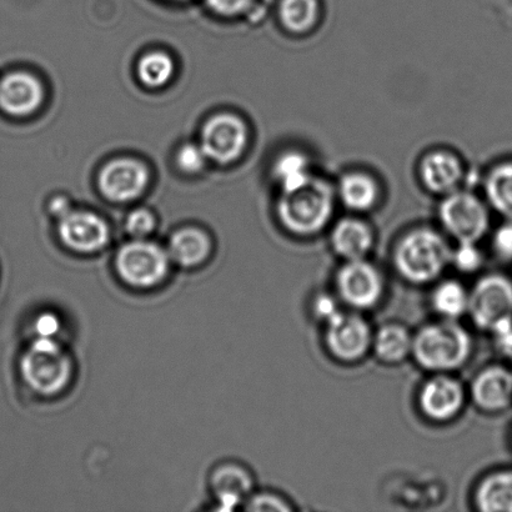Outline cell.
Segmentation results:
<instances>
[{
  "instance_id": "28",
  "label": "cell",
  "mask_w": 512,
  "mask_h": 512,
  "mask_svg": "<svg viewBox=\"0 0 512 512\" xmlns=\"http://www.w3.org/2000/svg\"><path fill=\"white\" fill-rule=\"evenodd\" d=\"M458 248L451 253V264L463 274L478 273L484 264V255L478 243H458Z\"/></svg>"
},
{
  "instance_id": "31",
  "label": "cell",
  "mask_w": 512,
  "mask_h": 512,
  "mask_svg": "<svg viewBox=\"0 0 512 512\" xmlns=\"http://www.w3.org/2000/svg\"><path fill=\"white\" fill-rule=\"evenodd\" d=\"M245 510L254 512H289L293 506L283 496L274 493H261L250 496L245 503Z\"/></svg>"
},
{
  "instance_id": "2",
  "label": "cell",
  "mask_w": 512,
  "mask_h": 512,
  "mask_svg": "<svg viewBox=\"0 0 512 512\" xmlns=\"http://www.w3.org/2000/svg\"><path fill=\"white\" fill-rule=\"evenodd\" d=\"M448 240L436 230L419 228L405 234L394 249V266L410 284L425 285L438 280L451 264Z\"/></svg>"
},
{
  "instance_id": "6",
  "label": "cell",
  "mask_w": 512,
  "mask_h": 512,
  "mask_svg": "<svg viewBox=\"0 0 512 512\" xmlns=\"http://www.w3.org/2000/svg\"><path fill=\"white\" fill-rule=\"evenodd\" d=\"M170 261L168 250L147 239H134L119 249L115 269L125 284L149 289L167 278Z\"/></svg>"
},
{
  "instance_id": "33",
  "label": "cell",
  "mask_w": 512,
  "mask_h": 512,
  "mask_svg": "<svg viewBox=\"0 0 512 512\" xmlns=\"http://www.w3.org/2000/svg\"><path fill=\"white\" fill-rule=\"evenodd\" d=\"M494 253L505 263H512V220L495 230L493 237Z\"/></svg>"
},
{
  "instance_id": "1",
  "label": "cell",
  "mask_w": 512,
  "mask_h": 512,
  "mask_svg": "<svg viewBox=\"0 0 512 512\" xmlns=\"http://www.w3.org/2000/svg\"><path fill=\"white\" fill-rule=\"evenodd\" d=\"M474 340L458 320L441 319L416 331L413 356L416 364L433 374H450L468 363Z\"/></svg>"
},
{
  "instance_id": "14",
  "label": "cell",
  "mask_w": 512,
  "mask_h": 512,
  "mask_svg": "<svg viewBox=\"0 0 512 512\" xmlns=\"http://www.w3.org/2000/svg\"><path fill=\"white\" fill-rule=\"evenodd\" d=\"M44 100V88L35 75L15 70L0 78V112L13 118L29 117Z\"/></svg>"
},
{
  "instance_id": "22",
  "label": "cell",
  "mask_w": 512,
  "mask_h": 512,
  "mask_svg": "<svg viewBox=\"0 0 512 512\" xmlns=\"http://www.w3.org/2000/svg\"><path fill=\"white\" fill-rule=\"evenodd\" d=\"M339 195L346 208L368 212L379 197L378 184L368 174L354 172L340 180Z\"/></svg>"
},
{
  "instance_id": "20",
  "label": "cell",
  "mask_w": 512,
  "mask_h": 512,
  "mask_svg": "<svg viewBox=\"0 0 512 512\" xmlns=\"http://www.w3.org/2000/svg\"><path fill=\"white\" fill-rule=\"evenodd\" d=\"M168 254L175 264L183 268H195L212 254V240L204 230L198 228L178 230L170 238Z\"/></svg>"
},
{
  "instance_id": "19",
  "label": "cell",
  "mask_w": 512,
  "mask_h": 512,
  "mask_svg": "<svg viewBox=\"0 0 512 512\" xmlns=\"http://www.w3.org/2000/svg\"><path fill=\"white\" fill-rule=\"evenodd\" d=\"M413 340L414 334L406 326L388 323L374 331L371 351L381 363L400 364L413 353Z\"/></svg>"
},
{
  "instance_id": "17",
  "label": "cell",
  "mask_w": 512,
  "mask_h": 512,
  "mask_svg": "<svg viewBox=\"0 0 512 512\" xmlns=\"http://www.w3.org/2000/svg\"><path fill=\"white\" fill-rule=\"evenodd\" d=\"M463 165L456 155L446 150H435L425 155L420 164V178L430 192L450 194L463 179Z\"/></svg>"
},
{
  "instance_id": "34",
  "label": "cell",
  "mask_w": 512,
  "mask_h": 512,
  "mask_svg": "<svg viewBox=\"0 0 512 512\" xmlns=\"http://www.w3.org/2000/svg\"><path fill=\"white\" fill-rule=\"evenodd\" d=\"M213 13L222 17H238L248 12L254 0H204Z\"/></svg>"
},
{
  "instance_id": "4",
  "label": "cell",
  "mask_w": 512,
  "mask_h": 512,
  "mask_svg": "<svg viewBox=\"0 0 512 512\" xmlns=\"http://www.w3.org/2000/svg\"><path fill=\"white\" fill-rule=\"evenodd\" d=\"M20 375L34 393L53 396L68 388L74 365L57 339L35 338L20 358Z\"/></svg>"
},
{
  "instance_id": "23",
  "label": "cell",
  "mask_w": 512,
  "mask_h": 512,
  "mask_svg": "<svg viewBox=\"0 0 512 512\" xmlns=\"http://www.w3.org/2000/svg\"><path fill=\"white\" fill-rule=\"evenodd\" d=\"M470 291L459 280L440 281L431 293V306L443 319L459 320L468 314Z\"/></svg>"
},
{
  "instance_id": "12",
  "label": "cell",
  "mask_w": 512,
  "mask_h": 512,
  "mask_svg": "<svg viewBox=\"0 0 512 512\" xmlns=\"http://www.w3.org/2000/svg\"><path fill=\"white\" fill-rule=\"evenodd\" d=\"M466 389L450 374H434L421 386L418 403L421 414L434 423L456 418L466 404Z\"/></svg>"
},
{
  "instance_id": "10",
  "label": "cell",
  "mask_w": 512,
  "mask_h": 512,
  "mask_svg": "<svg viewBox=\"0 0 512 512\" xmlns=\"http://www.w3.org/2000/svg\"><path fill=\"white\" fill-rule=\"evenodd\" d=\"M249 142L247 124L237 115H214L202 130L200 145L209 160L218 164L234 163L242 157Z\"/></svg>"
},
{
  "instance_id": "11",
  "label": "cell",
  "mask_w": 512,
  "mask_h": 512,
  "mask_svg": "<svg viewBox=\"0 0 512 512\" xmlns=\"http://www.w3.org/2000/svg\"><path fill=\"white\" fill-rule=\"evenodd\" d=\"M150 173L147 165L133 158L114 159L100 170L98 185L105 199L113 203H130L148 189Z\"/></svg>"
},
{
  "instance_id": "16",
  "label": "cell",
  "mask_w": 512,
  "mask_h": 512,
  "mask_svg": "<svg viewBox=\"0 0 512 512\" xmlns=\"http://www.w3.org/2000/svg\"><path fill=\"white\" fill-rule=\"evenodd\" d=\"M331 248L344 261L368 258L374 248V232L363 220L344 218L334 225Z\"/></svg>"
},
{
  "instance_id": "25",
  "label": "cell",
  "mask_w": 512,
  "mask_h": 512,
  "mask_svg": "<svg viewBox=\"0 0 512 512\" xmlns=\"http://www.w3.org/2000/svg\"><path fill=\"white\" fill-rule=\"evenodd\" d=\"M273 173L276 182L280 185L281 193L293 192L313 178L309 159L298 152L280 155L274 165Z\"/></svg>"
},
{
  "instance_id": "7",
  "label": "cell",
  "mask_w": 512,
  "mask_h": 512,
  "mask_svg": "<svg viewBox=\"0 0 512 512\" xmlns=\"http://www.w3.org/2000/svg\"><path fill=\"white\" fill-rule=\"evenodd\" d=\"M341 303L355 311L375 308L385 294V279L378 266L368 259L344 261L335 276Z\"/></svg>"
},
{
  "instance_id": "21",
  "label": "cell",
  "mask_w": 512,
  "mask_h": 512,
  "mask_svg": "<svg viewBox=\"0 0 512 512\" xmlns=\"http://www.w3.org/2000/svg\"><path fill=\"white\" fill-rule=\"evenodd\" d=\"M474 503L483 512H512V469L484 476L476 486Z\"/></svg>"
},
{
  "instance_id": "35",
  "label": "cell",
  "mask_w": 512,
  "mask_h": 512,
  "mask_svg": "<svg viewBox=\"0 0 512 512\" xmlns=\"http://www.w3.org/2000/svg\"><path fill=\"white\" fill-rule=\"evenodd\" d=\"M62 324L57 315L52 313L40 314L34 321V331L37 338L55 339Z\"/></svg>"
},
{
  "instance_id": "29",
  "label": "cell",
  "mask_w": 512,
  "mask_h": 512,
  "mask_svg": "<svg viewBox=\"0 0 512 512\" xmlns=\"http://www.w3.org/2000/svg\"><path fill=\"white\" fill-rule=\"evenodd\" d=\"M202 145L187 143L183 144L175 154V164L180 172L185 174H198L202 172L208 162Z\"/></svg>"
},
{
  "instance_id": "3",
  "label": "cell",
  "mask_w": 512,
  "mask_h": 512,
  "mask_svg": "<svg viewBox=\"0 0 512 512\" xmlns=\"http://www.w3.org/2000/svg\"><path fill=\"white\" fill-rule=\"evenodd\" d=\"M276 212L289 233L311 237L325 229L333 217V188L326 180L313 177L303 187L281 193Z\"/></svg>"
},
{
  "instance_id": "30",
  "label": "cell",
  "mask_w": 512,
  "mask_h": 512,
  "mask_svg": "<svg viewBox=\"0 0 512 512\" xmlns=\"http://www.w3.org/2000/svg\"><path fill=\"white\" fill-rule=\"evenodd\" d=\"M155 217L147 208L134 209L125 220V230L133 239H147L155 229Z\"/></svg>"
},
{
  "instance_id": "36",
  "label": "cell",
  "mask_w": 512,
  "mask_h": 512,
  "mask_svg": "<svg viewBox=\"0 0 512 512\" xmlns=\"http://www.w3.org/2000/svg\"><path fill=\"white\" fill-rule=\"evenodd\" d=\"M72 210V205H70L69 199L63 197V195H58V197L50 200L49 213L58 220L65 217V215L72 212Z\"/></svg>"
},
{
  "instance_id": "32",
  "label": "cell",
  "mask_w": 512,
  "mask_h": 512,
  "mask_svg": "<svg viewBox=\"0 0 512 512\" xmlns=\"http://www.w3.org/2000/svg\"><path fill=\"white\" fill-rule=\"evenodd\" d=\"M311 311L316 319L321 323H328L335 315L341 311L339 300L335 296L328 293L316 295L313 303H311Z\"/></svg>"
},
{
  "instance_id": "24",
  "label": "cell",
  "mask_w": 512,
  "mask_h": 512,
  "mask_svg": "<svg viewBox=\"0 0 512 512\" xmlns=\"http://www.w3.org/2000/svg\"><path fill=\"white\" fill-rule=\"evenodd\" d=\"M485 194L496 213L512 220V160L490 170L485 180Z\"/></svg>"
},
{
  "instance_id": "5",
  "label": "cell",
  "mask_w": 512,
  "mask_h": 512,
  "mask_svg": "<svg viewBox=\"0 0 512 512\" xmlns=\"http://www.w3.org/2000/svg\"><path fill=\"white\" fill-rule=\"evenodd\" d=\"M468 315L476 328L495 334L512 324V280L500 273L481 276L470 291Z\"/></svg>"
},
{
  "instance_id": "15",
  "label": "cell",
  "mask_w": 512,
  "mask_h": 512,
  "mask_svg": "<svg viewBox=\"0 0 512 512\" xmlns=\"http://www.w3.org/2000/svg\"><path fill=\"white\" fill-rule=\"evenodd\" d=\"M474 404L486 414H500L512 406V370L490 365L476 374L470 386Z\"/></svg>"
},
{
  "instance_id": "38",
  "label": "cell",
  "mask_w": 512,
  "mask_h": 512,
  "mask_svg": "<svg viewBox=\"0 0 512 512\" xmlns=\"http://www.w3.org/2000/svg\"><path fill=\"white\" fill-rule=\"evenodd\" d=\"M177 2H182V0H177Z\"/></svg>"
},
{
  "instance_id": "26",
  "label": "cell",
  "mask_w": 512,
  "mask_h": 512,
  "mask_svg": "<svg viewBox=\"0 0 512 512\" xmlns=\"http://www.w3.org/2000/svg\"><path fill=\"white\" fill-rule=\"evenodd\" d=\"M318 17V0H280L279 19L283 27L291 33L309 32Z\"/></svg>"
},
{
  "instance_id": "37",
  "label": "cell",
  "mask_w": 512,
  "mask_h": 512,
  "mask_svg": "<svg viewBox=\"0 0 512 512\" xmlns=\"http://www.w3.org/2000/svg\"><path fill=\"white\" fill-rule=\"evenodd\" d=\"M495 336L496 344H498L501 353L512 356V324L498 333Z\"/></svg>"
},
{
  "instance_id": "13",
  "label": "cell",
  "mask_w": 512,
  "mask_h": 512,
  "mask_svg": "<svg viewBox=\"0 0 512 512\" xmlns=\"http://www.w3.org/2000/svg\"><path fill=\"white\" fill-rule=\"evenodd\" d=\"M58 235L65 248L78 254H94L107 247L110 229L98 214L72 210L58 220Z\"/></svg>"
},
{
  "instance_id": "18",
  "label": "cell",
  "mask_w": 512,
  "mask_h": 512,
  "mask_svg": "<svg viewBox=\"0 0 512 512\" xmlns=\"http://www.w3.org/2000/svg\"><path fill=\"white\" fill-rule=\"evenodd\" d=\"M253 485L249 471L235 464L223 465L212 476V488L222 510L232 511L247 503Z\"/></svg>"
},
{
  "instance_id": "9",
  "label": "cell",
  "mask_w": 512,
  "mask_h": 512,
  "mask_svg": "<svg viewBox=\"0 0 512 512\" xmlns=\"http://www.w3.org/2000/svg\"><path fill=\"white\" fill-rule=\"evenodd\" d=\"M441 225L458 243H478L490 228L488 207L468 192H453L441 203Z\"/></svg>"
},
{
  "instance_id": "8",
  "label": "cell",
  "mask_w": 512,
  "mask_h": 512,
  "mask_svg": "<svg viewBox=\"0 0 512 512\" xmlns=\"http://www.w3.org/2000/svg\"><path fill=\"white\" fill-rule=\"evenodd\" d=\"M374 331L359 311H343L325 323L326 349L335 360L354 364L371 351Z\"/></svg>"
},
{
  "instance_id": "27",
  "label": "cell",
  "mask_w": 512,
  "mask_h": 512,
  "mask_svg": "<svg viewBox=\"0 0 512 512\" xmlns=\"http://www.w3.org/2000/svg\"><path fill=\"white\" fill-rule=\"evenodd\" d=\"M174 74V62L164 52L143 55L138 63V77L145 87L158 89L169 83Z\"/></svg>"
}]
</instances>
